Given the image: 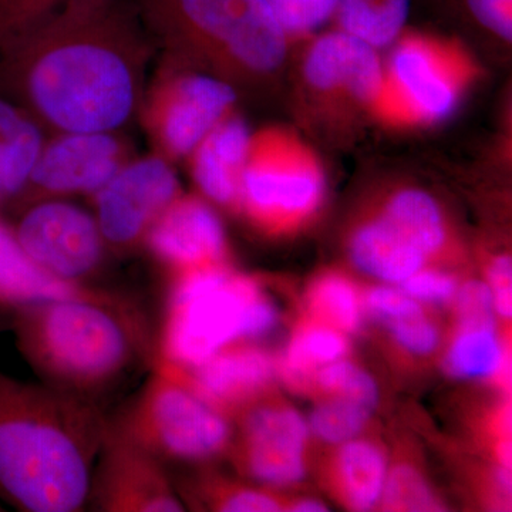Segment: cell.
I'll return each instance as SVG.
<instances>
[{"instance_id": "6da1fadb", "label": "cell", "mask_w": 512, "mask_h": 512, "mask_svg": "<svg viewBox=\"0 0 512 512\" xmlns=\"http://www.w3.org/2000/svg\"><path fill=\"white\" fill-rule=\"evenodd\" d=\"M151 46L131 0H64L0 47V94L45 133H116L141 109Z\"/></svg>"}, {"instance_id": "7a4b0ae2", "label": "cell", "mask_w": 512, "mask_h": 512, "mask_svg": "<svg viewBox=\"0 0 512 512\" xmlns=\"http://www.w3.org/2000/svg\"><path fill=\"white\" fill-rule=\"evenodd\" d=\"M107 430L83 397L0 372V500L28 512L82 510Z\"/></svg>"}, {"instance_id": "3957f363", "label": "cell", "mask_w": 512, "mask_h": 512, "mask_svg": "<svg viewBox=\"0 0 512 512\" xmlns=\"http://www.w3.org/2000/svg\"><path fill=\"white\" fill-rule=\"evenodd\" d=\"M167 60L242 89L281 72L291 37L265 0H131Z\"/></svg>"}, {"instance_id": "277c9868", "label": "cell", "mask_w": 512, "mask_h": 512, "mask_svg": "<svg viewBox=\"0 0 512 512\" xmlns=\"http://www.w3.org/2000/svg\"><path fill=\"white\" fill-rule=\"evenodd\" d=\"M12 325L20 352L63 392H92L128 366L133 339L106 295L93 292L19 309Z\"/></svg>"}, {"instance_id": "5b68a950", "label": "cell", "mask_w": 512, "mask_h": 512, "mask_svg": "<svg viewBox=\"0 0 512 512\" xmlns=\"http://www.w3.org/2000/svg\"><path fill=\"white\" fill-rule=\"evenodd\" d=\"M278 311L255 279L228 264L175 274L161 329L164 365L191 369L275 328Z\"/></svg>"}, {"instance_id": "8992f818", "label": "cell", "mask_w": 512, "mask_h": 512, "mask_svg": "<svg viewBox=\"0 0 512 512\" xmlns=\"http://www.w3.org/2000/svg\"><path fill=\"white\" fill-rule=\"evenodd\" d=\"M390 47L369 113L384 128L419 130L443 123L480 79V63L458 37L406 29Z\"/></svg>"}, {"instance_id": "52a82bcc", "label": "cell", "mask_w": 512, "mask_h": 512, "mask_svg": "<svg viewBox=\"0 0 512 512\" xmlns=\"http://www.w3.org/2000/svg\"><path fill=\"white\" fill-rule=\"evenodd\" d=\"M326 197L319 154L289 127L252 133L238 208L268 234H289L315 217Z\"/></svg>"}, {"instance_id": "ba28073f", "label": "cell", "mask_w": 512, "mask_h": 512, "mask_svg": "<svg viewBox=\"0 0 512 512\" xmlns=\"http://www.w3.org/2000/svg\"><path fill=\"white\" fill-rule=\"evenodd\" d=\"M116 427L158 460H208L222 453L231 439L224 413L160 363Z\"/></svg>"}, {"instance_id": "9c48e42d", "label": "cell", "mask_w": 512, "mask_h": 512, "mask_svg": "<svg viewBox=\"0 0 512 512\" xmlns=\"http://www.w3.org/2000/svg\"><path fill=\"white\" fill-rule=\"evenodd\" d=\"M448 229L437 201L426 191L403 188L349 242L350 258L365 274L400 285L444 251Z\"/></svg>"}, {"instance_id": "30bf717a", "label": "cell", "mask_w": 512, "mask_h": 512, "mask_svg": "<svg viewBox=\"0 0 512 512\" xmlns=\"http://www.w3.org/2000/svg\"><path fill=\"white\" fill-rule=\"evenodd\" d=\"M238 92L201 70L168 63L144 94V117L161 156L188 158L212 128L234 113Z\"/></svg>"}, {"instance_id": "8fae6325", "label": "cell", "mask_w": 512, "mask_h": 512, "mask_svg": "<svg viewBox=\"0 0 512 512\" xmlns=\"http://www.w3.org/2000/svg\"><path fill=\"white\" fill-rule=\"evenodd\" d=\"M382 69L379 50L330 29L312 37L303 53L299 70L302 94L313 109L326 117H369Z\"/></svg>"}, {"instance_id": "7c38bea8", "label": "cell", "mask_w": 512, "mask_h": 512, "mask_svg": "<svg viewBox=\"0 0 512 512\" xmlns=\"http://www.w3.org/2000/svg\"><path fill=\"white\" fill-rule=\"evenodd\" d=\"M13 228L37 266L70 284L93 274L103 258L106 241L96 217L70 202H36Z\"/></svg>"}, {"instance_id": "4fadbf2b", "label": "cell", "mask_w": 512, "mask_h": 512, "mask_svg": "<svg viewBox=\"0 0 512 512\" xmlns=\"http://www.w3.org/2000/svg\"><path fill=\"white\" fill-rule=\"evenodd\" d=\"M181 195L170 160L157 154L126 163L96 192V221L104 241L127 248Z\"/></svg>"}, {"instance_id": "5bb4252c", "label": "cell", "mask_w": 512, "mask_h": 512, "mask_svg": "<svg viewBox=\"0 0 512 512\" xmlns=\"http://www.w3.org/2000/svg\"><path fill=\"white\" fill-rule=\"evenodd\" d=\"M90 497L107 512H181L183 501L175 493L161 460L110 426L99 451Z\"/></svg>"}, {"instance_id": "9a60e30c", "label": "cell", "mask_w": 512, "mask_h": 512, "mask_svg": "<svg viewBox=\"0 0 512 512\" xmlns=\"http://www.w3.org/2000/svg\"><path fill=\"white\" fill-rule=\"evenodd\" d=\"M124 164L126 153L116 133L56 134L45 143L25 194L97 192Z\"/></svg>"}, {"instance_id": "2e32d148", "label": "cell", "mask_w": 512, "mask_h": 512, "mask_svg": "<svg viewBox=\"0 0 512 512\" xmlns=\"http://www.w3.org/2000/svg\"><path fill=\"white\" fill-rule=\"evenodd\" d=\"M308 421L286 406L252 409L242 427L241 463L262 484L288 487L305 476Z\"/></svg>"}, {"instance_id": "e0dca14e", "label": "cell", "mask_w": 512, "mask_h": 512, "mask_svg": "<svg viewBox=\"0 0 512 512\" xmlns=\"http://www.w3.org/2000/svg\"><path fill=\"white\" fill-rule=\"evenodd\" d=\"M146 242L174 274L227 264L224 225L207 201L181 194L151 225Z\"/></svg>"}, {"instance_id": "ac0fdd59", "label": "cell", "mask_w": 512, "mask_h": 512, "mask_svg": "<svg viewBox=\"0 0 512 512\" xmlns=\"http://www.w3.org/2000/svg\"><path fill=\"white\" fill-rule=\"evenodd\" d=\"M160 365L181 377L198 396L221 413L256 399L271 384L276 372V363L268 353L242 346H229L191 369Z\"/></svg>"}, {"instance_id": "d6986e66", "label": "cell", "mask_w": 512, "mask_h": 512, "mask_svg": "<svg viewBox=\"0 0 512 512\" xmlns=\"http://www.w3.org/2000/svg\"><path fill=\"white\" fill-rule=\"evenodd\" d=\"M252 131L235 113L212 128L192 151L191 173L198 190L221 207L238 208Z\"/></svg>"}, {"instance_id": "ffe728a7", "label": "cell", "mask_w": 512, "mask_h": 512, "mask_svg": "<svg viewBox=\"0 0 512 512\" xmlns=\"http://www.w3.org/2000/svg\"><path fill=\"white\" fill-rule=\"evenodd\" d=\"M93 293L47 274L26 254L15 228L0 217V313L15 315L19 309L55 299Z\"/></svg>"}, {"instance_id": "44dd1931", "label": "cell", "mask_w": 512, "mask_h": 512, "mask_svg": "<svg viewBox=\"0 0 512 512\" xmlns=\"http://www.w3.org/2000/svg\"><path fill=\"white\" fill-rule=\"evenodd\" d=\"M45 143L39 123L0 94V184L5 201L25 195Z\"/></svg>"}, {"instance_id": "7402d4cb", "label": "cell", "mask_w": 512, "mask_h": 512, "mask_svg": "<svg viewBox=\"0 0 512 512\" xmlns=\"http://www.w3.org/2000/svg\"><path fill=\"white\" fill-rule=\"evenodd\" d=\"M412 0H336L330 22L336 30L380 50L406 30Z\"/></svg>"}, {"instance_id": "603a6c76", "label": "cell", "mask_w": 512, "mask_h": 512, "mask_svg": "<svg viewBox=\"0 0 512 512\" xmlns=\"http://www.w3.org/2000/svg\"><path fill=\"white\" fill-rule=\"evenodd\" d=\"M382 450L366 440L343 443L336 460V477L346 504L355 511H370L380 504L387 478Z\"/></svg>"}, {"instance_id": "cb8c5ba5", "label": "cell", "mask_w": 512, "mask_h": 512, "mask_svg": "<svg viewBox=\"0 0 512 512\" xmlns=\"http://www.w3.org/2000/svg\"><path fill=\"white\" fill-rule=\"evenodd\" d=\"M507 357L495 325H461L446 355V370L456 379H507Z\"/></svg>"}, {"instance_id": "d4e9b609", "label": "cell", "mask_w": 512, "mask_h": 512, "mask_svg": "<svg viewBox=\"0 0 512 512\" xmlns=\"http://www.w3.org/2000/svg\"><path fill=\"white\" fill-rule=\"evenodd\" d=\"M346 336L319 322L302 326L292 336L276 369H279L286 382H308L319 369L348 355L349 342Z\"/></svg>"}, {"instance_id": "484cf974", "label": "cell", "mask_w": 512, "mask_h": 512, "mask_svg": "<svg viewBox=\"0 0 512 512\" xmlns=\"http://www.w3.org/2000/svg\"><path fill=\"white\" fill-rule=\"evenodd\" d=\"M308 308L316 322L349 335L362 325L363 302L356 286L339 274H326L313 282Z\"/></svg>"}, {"instance_id": "4316f807", "label": "cell", "mask_w": 512, "mask_h": 512, "mask_svg": "<svg viewBox=\"0 0 512 512\" xmlns=\"http://www.w3.org/2000/svg\"><path fill=\"white\" fill-rule=\"evenodd\" d=\"M373 410L365 404L329 396L319 403L309 417V431L329 444H343L356 439L372 416Z\"/></svg>"}, {"instance_id": "83f0119b", "label": "cell", "mask_w": 512, "mask_h": 512, "mask_svg": "<svg viewBox=\"0 0 512 512\" xmlns=\"http://www.w3.org/2000/svg\"><path fill=\"white\" fill-rule=\"evenodd\" d=\"M315 383L328 396L346 397L375 410L380 400L379 386L366 370L340 359L316 372Z\"/></svg>"}, {"instance_id": "f1b7e54d", "label": "cell", "mask_w": 512, "mask_h": 512, "mask_svg": "<svg viewBox=\"0 0 512 512\" xmlns=\"http://www.w3.org/2000/svg\"><path fill=\"white\" fill-rule=\"evenodd\" d=\"M389 511H440L441 504L420 473L409 466L387 474L382 500Z\"/></svg>"}, {"instance_id": "f546056e", "label": "cell", "mask_w": 512, "mask_h": 512, "mask_svg": "<svg viewBox=\"0 0 512 512\" xmlns=\"http://www.w3.org/2000/svg\"><path fill=\"white\" fill-rule=\"evenodd\" d=\"M292 43L316 35L332 19L336 0H265Z\"/></svg>"}, {"instance_id": "4dcf8cb0", "label": "cell", "mask_w": 512, "mask_h": 512, "mask_svg": "<svg viewBox=\"0 0 512 512\" xmlns=\"http://www.w3.org/2000/svg\"><path fill=\"white\" fill-rule=\"evenodd\" d=\"M441 5L503 42L512 39V0H439Z\"/></svg>"}, {"instance_id": "1f68e13d", "label": "cell", "mask_w": 512, "mask_h": 512, "mask_svg": "<svg viewBox=\"0 0 512 512\" xmlns=\"http://www.w3.org/2000/svg\"><path fill=\"white\" fill-rule=\"evenodd\" d=\"M63 2L64 0H0V47Z\"/></svg>"}, {"instance_id": "d6a6232c", "label": "cell", "mask_w": 512, "mask_h": 512, "mask_svg": "<svg viewBox=\"0 0 512 512\" xmlns=\"http://www.w3.org/2000/svg\"><path fill=\"white\" fill-rule=\"evenodd\" d=\"M363 303L367 311L382 320L384 325L424 312L421 303L407 295L399 285L376 286L367 292Z\"/></svg>"}, {"instance_id": "836d02e7", "label": "cell", "mask_w": 512, "mask_h": 512, "mask_svg": "<svg viewBox=\"0 0 512 512\" xmlns=\"http://www.w3.org/2000/svg\"><path fill=\"white\" fill-rule=\"evenodd\" d=\"M386 326L397 345L413 355H430L439 346V329L424 312Z\"/></svg>"}, {"instance_id": "e575fe53", "label": "cell", "mask_w": 512, "mask_h": 512, "mask_svg": "<svg viewBox=\"0 0 512 512\" xmlns=\"http://www.w3.org/2000/svg\"><path fill=\"white\" fill-rule=\"evenodd\" d=\"M457 319L461 325H495L497 312L487 282H467L457 292Z\"/></svg>"}, {"instance_id": "d590c367", "label": "cell", "mask_w": 512, "mask_h": 512, "mask_svg": "<svg viewBox=\"0 0 512 512\" xmlns=\"http://www.w3.org/2000/svg\"><path fill=\"white\" fill-rule=\"evenodd\" d=\"M407 295L420 303H446L456 296L457 282L453 276L423 268L399 285Z\"/></svg>"}, {"instance_id": "8d00e7d4", "label": "cell", "mask_w": 512, "mask_h": 512, "mask_svg": "<svg viewBox=\"0 0 512 512\" xmlns=\"http://www.w3.org/2000/svg\"><path fill=\"white\" fill-rule=\"evenodd\" d=\"M212 504L218 511L224 512H275L282 505L274 495L255 488H217L212 495Z\"/></svg>"}, {"instance_id": "74e56055", "label": "cell", "mask_w": 512, "mask_h": 512, "mask_svg": "<svg viewBox=\"0 0 512 512\" xmlns=\"http://www.w3.org/2000/svg\"><path fill=\"white\" fill-rule=\"evenodd\" d=\"M487 285L493 295L497 316L510 319L512 313V264L511 256H495L488 266Z\"/></svg>"}, {"instance_id": "f35d334b", "label": "cell", "mask_w": 512, "mask_h": 512, "mask_svg": "<svg viewBox=\"0 0 512 512\" xmlns=\"http://www.w3.org/2000/svg\"><path fill=\"white\" fill-rule=\"evenodd\" d=\"M291 511L323 512L328 511V508H326V505L320 503L318 500H313V498H305V500H299L298 503L293 504Z\"/></svg>"}, {"instance_id": "ab89813d", "label": "cell", "mask_w": 512, "mask_h": 512, "mask_svg": "<svg viewBox=\"0 0 512 512\" xmlns=\"http://www.w3.org/2000/svg\"><path fill=\"white\" fill-rule=\"evenodd\" d=\"M5 201V194H3L2 184H0V202Z\"/></svg>"}]
</instances>
